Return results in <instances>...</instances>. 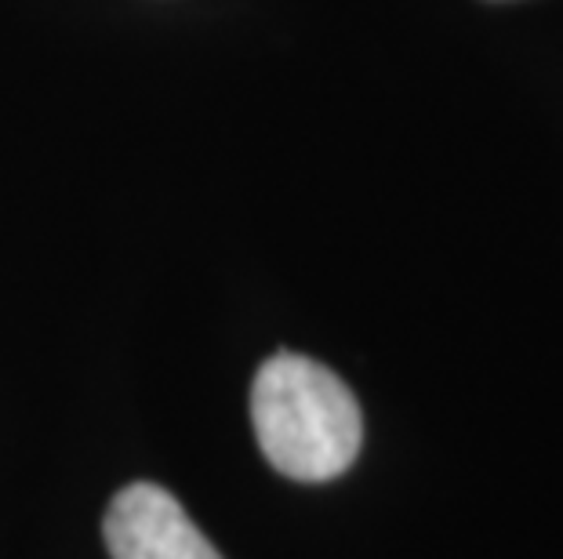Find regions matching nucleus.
<instances>
[{
  "instance_id": "f257e3e1",
  "label": "nucleus",
  "mask_w": 563,
  "mask_h": 559,
  "mask_svg": "<svg viewBox=\"0 0 563 559\" xmlns=\"http://www.w3.org/2000/svg\"><path fill=\"white\" fill-rule=\"evenodd\" d=\"M251 422L269 466L298 483L334 480L361 455L364 422L356 396L309 356L277 353L258 367Z\"/></svg>"
},
{
  "instance_id": "f03ea898",
  "label": "nucleus",
  "mask_w": 563,
  "mask_h": 559,
  "mask_svg": "<svg viewBox=\"0 0 563 559\" xmlns=\"http://www.w3.org/2000/svg\"><path fill=\"white\" fill-rule=\"evenodd\" d=\"M106 545L113 559H222L178 497L157 483H131L113 497Z\"/></svg>"
}]
</instances>
